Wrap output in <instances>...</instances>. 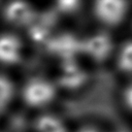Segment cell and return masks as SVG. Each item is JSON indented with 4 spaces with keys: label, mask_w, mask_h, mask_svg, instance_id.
Returning <instances> with one entry per match:
<instances>
[{
    "label": "cell",
    "mask_w": 132,
    "mask_h": 132,
    "mask_svg": "<svg viewBox=\"0 0 132 132\" xmlns=\"http://www.w3.org/2000/svg\"><path fill=\"white\" fill-rule=\"evenodd\" d=\"M92 12L103 29L117 30L128 25L132 14V0H93Z\"/></svg>",
    "instance_id": "cell-1"
},
{
    "label": "cell",
    "mask_w": 132,
    "mask_h": 132,
    "mask_svg": "<svg viewBox=\"0 0 132 132\" xmlns=\"http://www.w3.org/2000/svg\"><path fill=\"white\" fill-rule=\"evenodd\" d=\"M57 94V85L42 76L30 77L23 84L20 90L22 102L27 107L35 110H42L51 105Z\"/></svg>",
    "instance_id": "cell-2"
},
{
    "label": "cell",
    "mask_w": 132,
    "mask_h": 132,
    "mask_svg": "<svg viewBox=\"0 0 132 132\" xmlns=\"http://www.w3.org/2000/svg\"><path fill=\"white\" fill-rule=\"evenodd\" d=\"M118 42L119 41L116 40L109 30L102 28V30L93 33L81 40L80 50L96 64L111 63Z\"/></svg>",
    "instance_id": "cell-3"
},
{
    "label": "cell",
    "mask_w": 132,
    "mask_h": 132,
    "mask_svg": "<svg viewBox=\"0 0 132 132\" xmlns=\"http://www.w3.org/2000/svg\"><path fill=\"white\" fill-rule=\"evenodd\" d=\"M111 66L121 81L132 79V36L119 40Z\"/></svg>",
    "instance_id": "cell-4"
},
{
    "label": "cell",
    "mask_w": 132,
    "mask_h": 132,
    "mask_svg": "<svg viewBox=\"0 0 132 132\" xmlns=\"http://www.w3.org/2000/svg\"><path fill=\"white\" fill-rule=\"evenodd\" d=\"M23 43L13 34H0V65L14 66L23 59Z\"/></svg>",
    "instance_id": "cell-5"
},
{
    "label": "cell",
    "mask_w": 132,
    "mask_h": 132,
    "mask_svg": "<svg viewBox=\"0 0 132 132\" xmlns=\"http://www.w3.org/2000/svg\"><path fill=\"white\" fill-rule=\"evenodd\" d=\"M4 18L15 26H26L33 22L35 11L26 0H10L4 7Z\"/></svg>",
    "instance_id": "cell-6"
},
{
    "label": "cell",
    "mask_w": 132,
    "mask_h": 132,
    "mask_svg": "<svg viewBox=\"0 0 132 132\" xmlns=\"http://www.w3.org/2000/svg\"><path fill=\"white\" fill-rule=\"evenodd\" d=\"M34 132H68L60 118L53 114H40L33 123Z\"/></svg>",
    "instance_id": "cell-7"
},
{
    "label": "cell",
    "mask_w": 132,
    "mask_h": 132,
    "mask_svg": "<svg viewBox=\"0 0 132 132\" xmlns=\"http://www.w3.org/2000/svg\"><path fill=\"white\" fill-rule=\"evenodd\" d=\"M117 104L121 112L132 120V79L121 81L117 92Z\"/></svg>",
    "instance_id": "cell-8"
},
{
    "label": "cell",
    "mask_w": 132,
    "mask_h": 132,
    "mask_svg": "<svg viewBox=\"0 0 132 132\" xmlns=\"http://www.w3.org/2000/svg\"><path fill=\"white\" fill-rule=\"evenodd\" d=\"M15 96V86L6 75L0 74V118L9 108Z\"/></svg>",
    "instance_id": "cell-9"
},
{
    "label": "cell",
    "mask_w": 132,
    "mask_h": 132,
    "mask_svg": "<svg viewBox=\"0 0 132 132\" xmlns=\"http://www.w3.org/2000/svg\"><path fill=\"white\" fill-rule=\"evenodd\" d=\"M59 4L66 11H73L79 6V0H59Z\"/></svg>",
    "instance_id": "cell-10"
},
{
    "label": "cell",
    "mask_w": 132,
    "mask_h": 132,
    "mask_svg": "<svg viewBox=\"0 0 132 132\" xmlns=\"http://www.w3.org/2000/svg\"><path fill=\"white\" fill-rule=\"evenodd\" d=\"M78 132H101V131H99L95 128H82Z\"/></svg>",
    "instance_id": "cell-11"
},
{
    "label": "cell",
    "mask_w": 132,
    "mask_h": 132,
    "mask_svg": "<svg viewBox=\"0 0 132 132\" xmlns=\"http://www.w3.org/2000/svg\"><path fill=\"white\" fill-rule=\"evenodd\" d=\"M128 29H129V32H130V35L132 36V14H131V16H130V20H129V22H128Z\"/></svg>",
    "instance_id": "cell-12"
}]
</instances>
